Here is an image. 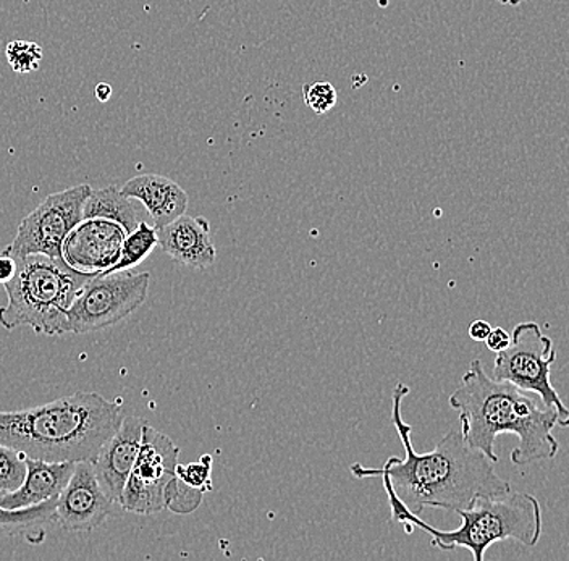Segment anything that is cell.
I'll return each instance as SVG.
<instances>
[{
  "mask_svg": "<svg viewBox=\"0 0 569 561\" xmlns=\"http://www.w3.org/2000/svg\"><path fill=\"white\" fill-rule=\"evenodd\" d=\"M409 393L407 383L398 382L393 390V422L405 458L391 457L382 468H366L355 463L351 474L358 479L386 475L398 499L409 511L421 517L426 507L442 510H466L482 495H503L510 482L497 474L492 461L472 449L461 429H450L432 452L418 453L412 447V428L403 421L401 404Z\"/></svg>",
  "mask_w": 569,
  "mask_h": 561,
  "instance_id": "6da1fadb",
  "label": "cell"
},
{
  "mask_svg": "<svg viewBox=\"0 0 569 561\" xmlns=\"http://www.w3.org/2000/svg\"><path fill=\"white\" fill-rule=\"evenodd\" d=\"M450 407L460 413L461 434L472 449L497 463L498 435L518 437L511 452V463L518 467L539 463L557 457V411L547 407L536 393L526 392L513 383L497 381L475 360L462 375L461 385L450 395Z\"/></svg>",
  "mask_w": 569,
  "mask_h": 561,
  "instance_id": "7a4b0ae2",
  "label": "cell"
},
{
  "mask_svg": "<svg viewBox=\"0 0 569 561\" xmlns=\"http://www.w3.org/2000/svg\"><path fill=\"white\" fill-rule=\"evenodd\" d=\"M122 408L96 392L0 411V443L44 461H92L122 422Z\"/></svg>",
  "mask_w": 569,
  "mask_h": 561,
  "instance_id": "3957f363",
  "label": "cell"
},
{
  "mask_svg": "<svg viewBox=\"0 0 569 561\" xmlns=\"http://www.w3.org/2000/svg\"><path fill=\"white\" fill-rule=\"evenodd\" d=\"M383 489L389 497L391 521L403 525L407 534L412 528L422 529L432 538L436 549L471 550L476 561H482L487 549L493 543L516 541L526 547L537 545L542 535V507L531 493L510 492L503 495H482L475 499L466 510L457 511L461 517L460 528L453 531H440L427 524L419 514L411 513L409 508L398 499L389 478L380 475Z\"/></svg>",
  "mask_w": 569,
  "mask_h": 561,
  "instance_id": "277c9868",
  "label": "cell"
},
{
  "mask_svg": "<svg viewBox=\"0 0 569 561\" xmlns=\"http://www.w3.org/2000/svg\"><path fill=\"white\" fill-rule=\"evenodd\" d=\"M92 276L70 268L63 258L31 254L17 259L16 276L3 285L9 300L0 308V325L7 330L27 325L52 337L69 333L67 312Z\"/></svg>",
  "mask_w": 569,
  "mask_h": 561,
  "instance_id": "5b68a950",
  "label": "cell"
},
{
  "mask_svg": "<svg viewBox=\"0 0 569 561\" xmlns=\"http://www.w3.org/2000/svg\"><path fill=\"white\" fill-rule=\"evenodd\" d=\"M555 361L557 351L550 337L543 335L537 322H521L515 327L510 344L498 351L492 378L536 393L557 411L558 425L565 429L569 425V411L550 381Z\"/></svg>",
  "mask_w": 569,
  "mask_h": 561,
  "instance_id": "8992f818",
  "label": "cell"
},
{
  "mask_svg": "<svg viewBox=\"0 0 569 561\" xmlns=\"http://www.w3.org/2000/svg\"><path fill=\"white\" fill-rule=\"evenodd\" d=\"M148 272L96 273L81 287L67 312L69 332L91 333L119 324L148 297Z\"/></svg>",
  "mask_w": 569,
  "mask_h": 561,
  "instance_id": "52a82bcc",
  "label": "cell"
},
{
  "mask_svg": "<svg viewBox=\"0 0 569 561\" xmlns=\"http://www.w3.org/2000/svg\"><path fill=\"white\" fill-rule=\"evenodd\" d=\"M91 190L89 184H78L46 198L21 220L12 244L3 253L16 259L31 254L62 258L63 241L83 220L84 202Z\"/></svg>",
  "mask_w": 569,
  "mask_h": 561,
  "instance_id": "ba28073f",
  "label": "cell"
},
{
  "mask_svg": "<svg viewBox=\"0 0 569 561\" xmlns=\"http://www.w3.org/2000/svg\"><path fill=\"white\" fill-rule=\"evenodd\" d=\"M178 454L172 439L146 422L140 452L119 500L124 511L149 517L166 510V488L176 475Z\"/></svg>",
  "mask_w": 569,
  "mask_h": 561,
  "instance_id": "9c48e42d",
  "label": "cell"
},
{
  "mask_svg": "<svg viewBox=\"0 0 569 561\" xmlns=\"http://www.w3.org/2000/svg\"><path fill=\"white\" fill-rule=\"evenodd\" d=\"M113 503L106 495L91 461H78L66 488L57 497L53 520L71 532H91L104 523Z\"/></svg>",
  "mask_w": 569,
  "mask_h": 561,
  "instance_id": "30bf717a",
  "label": "cell"
},
{
  "mask_svg": "<svg viewBox=\"0 0 569 561\" xmlns=\"http://www.w3.org/2000/svg\"><path fill=\"white\" fill-rule=\"evenodd\" d=\"M127 232L112 220L83 219L62 244V258L80 272L99 273L112 268Z\"/></svg>",
  "mask_w": 569,
  "mask_h": 561,
  "instance_id": "8fae6325",
  "label": "cell"
},
{
  "mask_svg": "<svg viewBox=\"0 0 569 561\" xmlns=\"http://www.w3.org/2000/svg\"><path fill=\"white\" fill-rule=\"evenodd\" d=\"M144 424L146 421L142 418H123L119 429L109 437L91 461L96 479L112 503H119L124 482L133 470L140 452Z\"/></svg>",
  "mask_w": 569,
  "mask_h": 561,
  "instance_id": "7c38bea8",
  "label": "cell"
},
{
  "mask_svg": "<svg viewBox=\"0 0 569 561\" xmlns=\"http://www.w3.org/2000/svg\"><path fill=\"white\" fill-rule=\"evenodd\" d=\"M159 247L178 264L208 269L216 262L217 251L211 238V226L204 218L180 216L158 230Z\"/></svg>",
  "mask_w": 569,
  "mask_h": 561,
  "instance_id": "4fadbf2b",
  "label": "cell"
},
{
  "mask_svg": "<svg viewBox=\"0 0 569 561\" xmlns=\"http://www.w3.org/2000/svg\"><path fill=\"white\" fill-rule=\"evenodd\" d=\"M24 460L27 475L23 484L13 492L0 495V507L7 510H21L57 499L70 481L77 464L73 461H44L30 457Z\"/></svg>",
  "mask_w": 569,
  "mask_h": 561,
  "instance_id": "5bb4252c",
  "label": "cell"
},
{
  "mask_svg": "<svg viewBox=\"0 0 569 561\" xmlns=\"http://www.w3.org/2000/svg\"><path fill=\"white\" fill-rule=\"evenodd\" d=\"M120 190L124 197L144 206L154 222L156 230L163 229L167 223L183 216L190 201L187 191L177 181L158 173L133 177Z\"/></svg>",
  "mask_w": 569,
  "mask_h": 561,
  "instance_id": "9a60e30c",
  "label": "cell"
},
{
  "mask_svg": "<svg viewBox=\"0 0 569 561\" xmlns=\"http://www.w3.org/2000/svg\"><path fill=\"white\" fill-rule=\"evenodd\" d=\"M83 219H106L119 223L130 233L140 223V212L130 198L124 197L119 187L91 190L83 208Z\"/></svg>",
  "mask_w": 569,
  "mask_h": 561,
  "instance_id": "2e32d148",
  "label": "cell"
},
{
  "mask_svg": "<svg viewBox=\"0 0 569 561\" xmlns=\"http://www.w3.org/2000/svg\"><path fill=\"white\" fill-rule=\"evenodd\" d=\"M156 247H159L158 230L146 222H140L133 232L127 233V237H124L116 264L99 273L130 271V269L141 264L154 251Z\"/></svg>",
  "mask_w": 569,
  "mask_h": 561,
  "instance_id": "e0dca14e",
  "label": "cell"
},
{
  "mask_svg": "<svg viewBox=\"0 0 569 561\" xmlns=\"http://www.w3.org/2000/svg\"><path fill=\"white\" fill-rule=\"evenodd\" d=\"M57 499L48 500L41 505L7 510L0 507V534L13 535L42 523H49L56 514Z\"/></svg>",
  "mask_w": 569,
  "mask_h": 561,
  "instance_id": "ac0fdd59",
  "label": "cell"
},
{
  "mask_svg": "<svg viewBox=\"0 0 569 561\" xmlns=\"http://www.w3.org/2000/svg\"><path fill=\"white\" fill-rule=\"evenodd\" d=\"M24 454L0 443V495L13 492L23 484L27 475Z\"/></svg>",
  "mask_w": 569,
  "mask_h": 561,
  "instance_id": "d6986e66",
  "label": "cell"
},
{
  "mask_svg": "<svg viewBox=\"0 0 569 561\" xmlns=\"http://www.w3.org/2000/svg\"><path fill=\"white\" fill-rule=\"evenodd\" d=\"M204 495L201 490L188 488L173 475L166 488V510L177 514L193 513L201 505Z\"/></svg>",
  "mask_w": 569,
  "mask_h": 561,
  "instance_id": "ffe728a7",
  "label": "cell"
},
{
  "mask_svg": "<svg viewBox=\"0 0 569 561\" xmlns=\"http://www.w3.org/2000/svg\"><path fill=\"white\" fill-rule=\"evenodd\" d=\"M7 62L13 72L27 74L36 72L42 60V48L31 41H12L6 49Z\"/></svg>",
  "mask_w": 569,
  "mask_h": 561,
  "instance_id": "44dd1931",
  "label": "cell"
},
{
  "mask_svg": "<svg viewBox=\"0 0 569 561\" xmlns=\"http://www.w3.org/2000/svg\"><path fill=\"white\" fill-rule=\"evenodd\" d=\"M176 478L188 488L201 490L204 493L211 492L213 489L211 454H204L196 463L177 464Z\"/></svg>",
  "mask_w": 569,
  "mask_h": 561,
  "instance_id": "7402d4cb",
  "label": "cell"
},
{
  "mask_svg": "<svg viewBox=\"0 0 569 561\" xmlns=\"http://www.w3.org/2000/svg\"><path fill=\"white\" fill-rule=\"evenodd\" d=\"M302 96H305L306 106L318 113L326 116L330 110L336 108L338 96L337 90L329 81H312L302 87Z\"/></svg>",
  "mask_w": 569,
  "mask_h": 561,
  "instance_id": "603a6c76",
  "label": "cell"
},
{
  "mask_svg": "<svg viewBox=\"0 0 569 561\" xmlns=\"http://www.w3.org/2000/svg\"><path fill=\"white\" fill-rule=\"evenodd\" d=\"M483 342H486L487 348H489L490 351L498 353V351L505 350V348L510 344L511 335L507 330L501 329V327H493Z\"/></svg>",
  "mask_w": 569,
  "mask_h": 561,
  "instance_id": "cb8c5ba5",
  "label": "cell"
},
{
  "mask_svg": "<svg viewBox=\"0 0 569 561\" xmlns=\"http://www.w3.org/2000/svg\"><path fill=\"white\" fill-rule=\"evenodd\" d=\"M17 272V259L3 253L0 256V285H6Z\"/></svg>",
  "mask_w": 569,
  "mask_h": 561,
  "instance_id": "d4e9b609",
  "label": "cell"
},
{
  "mask_svg": "<svg viewBox=\"0 0 569 561\" xmlns=\"http://www.w3.org/2000/svg\"><path fill=\"white\" fill-rule=\"evenodd\" d=\"M490 330H492V325L486 321H475L471 325H469V337L476 342H483L489 335Z\"/></svg>",
  "mask_w": 569,
  "mask_h": 561,
  "instance_id": "484cf974",
  "label": "cell"
},
{
  "mask_svg": "<svg viewBox=\"0 0 569 561\" xmlns=\"http://www.w3.org/2000/svg\"><path fill=\"white\" fill-rule=\"evenodd\" d=\"M110 96H112V88L107 83H101L96 87V98L101 102L109 101Z\"/></svg>",
  "mask_w": 569,
  "mask_h": 561,
  "instance_id": "4316f807",
  "label": "cell"
},
{
  "mask_svg": "<svg viewBox=\"0 0 569 561\" xmlns=\"http://www.w3.org/2000/svg\"><path fill=\"white\" fill-rule=\"evenodd\" d=\"M522 2H526V0H500V3H503V6L510 7L521 6Z\"/></svg>",
  "mask_w": 569,
  "mask_h": 561,
  "instance_id": "83f0119b",
  "label": "cell"
}]
</instances>
